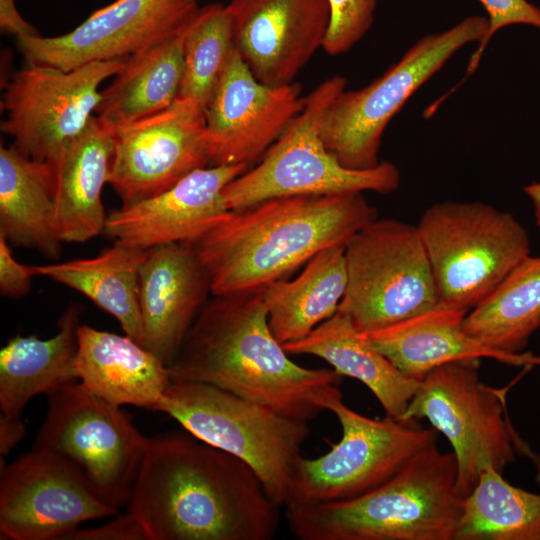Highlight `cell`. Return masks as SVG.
Returning a JSON list of instances; mask_svg holds the SVG:
<instances>
[{
	"label": "cell",
	"instance_id": "17",
	"mask_svg": "<svg viewBox=\"0 0 540 540\" xmlns=\"http://www.w3.org/2000/svg\"><path fill=\"white\" fill-rule=\"evenodd\" d=\"M298 83L270 87L250 72L234 47L205 109L210 165L249 167L302 111Z\"/></svg>",
	"mask_w": 540,
	"mask_h": 540
},
{
	"label": "cell",
	"instance_id": "23",
	"mask_svg": "<svg viewBox=\"0 0 540 540\" xmlns=\"http://www.w3.org/2000/svg\"><path fill=\"white\" fill-rule=\"evenodd\" d=\"M114 154V129L93 116L51 162L56 175V217L62 242L82 243L104 231L102 190Z\"/></svg>",
	"mask_w": 540,
	"mask_h": 540
},
{
	"label": "cell",
	"instance_id": "25",
	"mask_svg": "<svg viewBox=\"0 0 540 540\" xmlns=\"http://www.w3.org/2000/svg\"><path fill=\"white\" fill-rule=\"evenodd\" d=\"M283 347L288 354L317 356L340 376L360 381L375 395L386 415L399 421L419 384L402 374L339 311L304 338Z\"/></svg>",
	"mask_w": 540,
	"mask_h": 540
},
{
	"label": "cell",
	"instance_id": "2",
	"mask_svg": "<svg viewBox=\"0 0 540 540\" xmlns=\"http://www.w3.org/2000/svg\"><path fill=\"white\" fill-rule=\"evenodd\" d=\"M273 335L261 290L213 295L198 312L168 370L172 382H201L280 415L309 422L337 386L334 369L296 364Z\"/></svg>",
	"mask_w": 540,
	"mask_h": 540
},
{
	"label": "cell",
	"instance_id": "6",
	"mask_svg": "<svg viewBox=\"0 0 540 540\" xmlns=\"http://www.w3.org/2000/svg\"><path fill=\"white\" fill-rule=\"evenodd\" d=\"M347 81L333 76L307 97L302 111L260 163L233 179L223 190L230 211L282 196L337 195L373 191L388 194L398 189L400 172L388 161L370 169L343 166L326 148L321 125L327 108L345 90Z\"/></svg>",
	"mask_w": 540,
	"mask_h": 540
},
{
	"label": "cell",
	"instance_id": "15",
	"mask_svg": "<svg viewBox=\"0 0 540 540\" xmlns=\"http://www.w3.org/2000/svg\"><path fill=\"white\" fill-rule=\"evenodd\" d=\"M198 0H116L72 31L52 37H18L28 65L71 70L128 58L184 32L200 11Z\"/></svg>",
	"mask_w": 540,
	"mask_h": 540
},
{
	"label": "cell",
	"instance_id": "37",
	"mask_svg": "<svg viewBox=\"0 0 540 540\" xmlns=\"http://www.w3.org/2000/svg\"><path fill=\"white\" fill-rule=\"evenodd\" d=\"M0 28L17 38L40 35L37 29L20 15L15 7V0H0Z\"/></svg>",
	"mask_w": 540,
	"mask_h": 540
},
{
	"label": "cell",
	"instance_id": "39",
	"mask_svg": "<svg viewBox=\"0 0 540 540\" xmlns=\"http://www.w3.org/2000/svg\"><path fill=\"white\" fill-rule=\"evenodd\" d=\"M513 442L516 452L526 456L532 461L536 470V481L540 485V454L531 449L528 443L520 437L516 429L513 433Z\"/></svg>",
	"mask_w": 540,
	"mask_h": 540
},
{
	"label": "cell",
	"instance_id": "18",
	"mask_svg": "<svg viewBox=\"0 0 540 540\" xmlns=\"http://www.w3.org/2000/svg\"><path fill=\"white\" fill-rule=\"evenodd\" d=\"M234 47L262 84H292L323 47L329 23L328 0H231Z\"/></svg>",
	"mask_w": 540,
	"mask_h": 540
},
{
	"label": "cell",
	"instance_id": "8",
	"mask_svg": "<svg viewBox=\"0 0 540 540\" xmlns=\"http://www.w3.org/2000/svg\"><path fill=\"white\" fill-rule=\"evenodd\" d=\"M48 411L33 448L67 467L98 498L128 505L149 438L131 415L78 382L47 394Z\"/></svg>",
	"mask_w": 540,
	"mask_h": 540
},
{
	"label": "cell",
	"instance_id": "30",
	"mask_svg": "<svg viewBox=\"0 0 540 540\" xmlns=\"http://www.w3.org/2000/svg\"><path fill=\"white\" fill-rule=\"evenodd\" d=\"M464 330L508 354L523 353L540 328V256H527L464 318Z\"/></svg>",
	"mask_w": 540,
	"mask_h": 540
},
{
	"label": "cell",
	"instance_id": "1",
	"mask_svg": "<svg viewBox=\"0 0 540 540\" xmlns=\"http://www.w3.org/2000/svg\"><path fill=\"white\" fill-rule=\"evenodd\" d=\"M279 509L249 465L187 431L149 438L128 503L150 540H271Z\"/></svg>",
	"mask_w": 540,
	"mask_h": 540
},
{
	"label": "cell",
	"instance_id": "29",
	"mask_svg": "<svg viewBox=\"0 0 540 540\" xmlns=\"http://www.w3.org/2000/svg\"><path fill=\"white\" fill-rule=\"evenodd\" d=\"M146 254L147 249L115 241L92 258L30 268L34 276L50 278L85 295L140 343L139 270Z\"/></svg>",
	"mask_w": 540,
	"mask_h": 540
},
{
	"label": "cell",
	"instance_id": "35",
	"mask_svg": "<svg viewBox=\"0 0 540 540\" xmlns=\"http://www.w3.org/2000/svg\"><path fill=\"white\" fill-rule=\"evenodd\" d=\"M66 540H150V537L141 522L127 512L96 528H78Z\"/></svg>",
	"mask_w": 540,
	"mask_h": 540
},
{
	"label": "cell",
	"instance_id": "38",
	"mask_svg": "<svg viewBox=\"0 0 540 540\" xmlns=\"http://www.w3.org/2000/svg\"><path fill=\"white\" fill-rule=\"evenodd\" d=\"M25 427L21 420L0 418V453L5 456L24 436Z\"/></svg>",
	"mask_w": 540,
	"mask_h": 540
},
{
	"label": "cell",
	"instance_id": "28",
	"mask_svg": "<svg viewBox=\"0 0 540 540\" xmlns=\"http://www.w3.org/2000/svg\"><path fill=\"white\" fill-rule=\"evenodd\" d=\"M186 30L131 55L101 91L96 116L115 129L170 107L182 84Z\"/></svg>",
	"mask_w": 540,
	"mask_h": 540
},
{
	"label": "cell",
	"instance_id": "9",
	"mask_svg": "<svg viewBox=\"0 0 540 540\" xmlns=\"http://www.w3.org/2000/svg\"><path fill=\"white\" fill-rule=\"evenodd\" d=\"M488 28V17H466L447 30L420 38L366 87L342 91L322 121L325 148L347 168L377 166L382 136L392 118L457 51L469 43H480Z\"/></svg>",
	"mask_w": 540,
	"mask_h": 540
},
{
	"label": "cell",
	"instance_id": "22",
	"mask_svg": "<svg viewBox=\"0 0 540 540\" xmlns=\"http://www.w3.org/2000/svg\"><path fill=\"white\" fill-rule=\"evenodd\" d=\"M77 382L114 405L156 411L171 378L168 366L128 335L80 324L74 360Z\"/></svg>",
	"mask_w": 540,
	"mask_h": 540
},
{
	"label": "cell",
	"instance_id": "12",
	"mask_svg": "<svg viewBox=\"0 0 540 540\" xmlns=\"http://www.w3.org/2000/svg\"><path fill=\"white\" fill-rule=\"evenodd\" d=\"M319 403L336 416L342 436L324 455L301 458L287 507L358 497L390 479L437 439L434 428H419L413 421L387 415L373 419L352 410L343 402L338 387Z\"/></svg>",
	"mask_w": 540,
	"mask_h": 540
},
{
	"label": "cell",
	"instance_id": "27",
	"mask_svg": "<svg viewBox=\"0 0 540 540\" xmlns=\"http://www.w3.org/2000/svg\"><path fill=\"white\" fill-rule=\"evenodd\" d=\"M346 285L345 245H337L312 257L296 278L261 289L273 335L282 345L307 336L337 312Z\"/></svg>",
	"mask_w": 540,
	"mask_h": 540
},
{
	"label": "cell",
	"instance_id": "26",
	"mask_svg": "<svg viewBox=\"0 0 540 540\" xmlns=\"http://www.w3.org/2000/svg\"><path fill=\"white\" fill-rule=\"evenodd\" d=\"M82 308L70 305L49 339L16 335L0 350V418L21 420L25 405L36 395L49 394L76 381L74 360Z\"/></svg>",
	"mask_w": 540,
	"mask_h": 540
},
{
	"label": "cell",
	"instance_id": "33",
	"mask_svg": "<svg viewBox=\"0 0 540 540\" xmlns=\"http://www.w3.org/2000/svg\"><path fill=\"white\" fill-rule=\"evenodd\" d=\"M330 23L323 49L330 55L348 52L374 21L377 0H328Z\"/></svg>",
	"mask_w": 540,
	"mask_h": 540
},
{
	"label": "cell",
	"instance_id": "24",
	"mask_svg": "<svg viewBox=\"0 0 540 540\" xmlns=\"http://www.w3.org/2000/svg\"><path fill=\"white\" fill-rule=\"evenodd\" d=\"M0 235L49 259L61 253L55 167L24 156L14 145L0 149Z\"/></svg>",
	"mask_w": 540,
	"mask_h": 540
},
{
	"label": "cell",
	"instance_id": "3",
	"mask_svg": "<svg viewBox=\"0 0 540 540\" xmlns=\"http://www.w3.org/2000/svg\"><path fill=\"white\" fill-rule=\"evenodd\" d=\"M376 218L362 193L282 196L231 211L187 244L212 295L257 291L286 279L320 251L345 245Z\"/></svg>",
	"mask_w": 540,
	"mask_h": 540
},
{
	"label": "cell",
	"instance_id": "32",
	"mask_svg": "<svg viewBox=\"0 0 540 540\" xmlns=\"http://www.w3.org/2000/svg\"><path fill=\"white\" fill-rule=\"evenodd\" d=\"M233 48V19L228 6L216 3L201 8L185 33L178 98L191 100L204 111Z\"/></svg>",
	"mask_w": 540,
	"mask_h": 540
},
{
	"label": "cell",
	"instance_id": "11",
	"mask_svg": "<svg viewBox=\"0 0 540 540\" xmlns=\"http://www.w3.org/2000/svg\"><path fill=\"white\" fill-rule=\"evenodd\" d=\"M480 362L457 361L432 370L419 381L402 418H426L451 443L463 497L487 468L502 473L516 453L504 393L481 381Z\"/></svg>",
	"mask_w": 540,
	"mask_h": 540
},
{
	"label": "cell",
	"instance_id": "13",
	"mask_svg": "<svg viewBox=\"0 0 540 540\" xmlns=\"http://www.w3.org/2000/svg\"><path fill=\"white\" fill-rule=\"evenodd\" d=\"M128 58L94 61L67 71L27 64L5 85L2 132L24 156L54 162L96 112L100 84L116 75Z\"/></svg>",
	"mask_w": 540,
	"mask_h": 540
},
{
	"label": "cell",
	"instance_id": "31",
	"mask_svg": "<svg viewBox=\"0 0 540 540\" xmlns=\"http://www.w3.org/2000/svg\"><path fill=\"white\" fill-rule=\"evenodd\" d=\"M455 540H540V495L487 468L464 497Z\"/></svg>",
	"mask_w": 540,
	"mask_h": 540
},
{
	"label": "cell",
	"instance_id": "7",
	"mask_svg": "<svg viewBox=\"0 0 540 540\" xmlns=\"http://www.w3.org/2000/svg\"><path fill=\"white\" fill-rule=\"evenodd\" d=\"M416 227L439 302L467 311L488 298L531 252L522 224L482 202L433 204Z\"/></svg>",
	"mask_w": 540,
	"mask_h": 540
},
{
	"label": "cell",
	"instance_id": "21",
	"mask_svg": "<svg viewBox=\"0 0 540 540\" xmlns=\"http://www.w3.org/2000/svg\"><path fill=\"white\" fill-rule=\"evenodd\" d=\"M469 311L438 303L429 310L382 329L362 334L406 377L420 381L432 370L457 361L491 358L513 366H540L530 352L495 350L463 328Z\"/></svg>",
	"mask_w": 540,
	"mask_h": 540
},
{
	"label": "cell",
	"instance_id": "34",
	"mask_svg": "<svg viewBox=\"0 0 540 540\" xmlns=\"http://www.w3.org/2000/svg\"><path fill=\"white\" fill-rule=\"evenodd\" d=\"M488 14L489 28L471 55L465 78L477 69L489 41L500 29L511 25H528L540 30V7L528 0H478Z\"/></svg>",
	"mask_w": 540,
	"mask_h": 540
},
{
	"label": "cell",
	"instance_id": "19",
	"mask_svg": "<svg viewBox=\"0 0 540 540\" xmlns=\"http://www.w3.org/2000/svg\"><path fill=\"white\" fill-rule=\"evenodd\" d=\"M246 170L243 164L197 169L168 190L109 213L104 232L143 249L191 243L230 214L223 190Z\"/></svg>",
	"mask_w": 540,
	"mask_h": 540
},
{
	"label": "cell",
	"instance_id": "36",
	"mask_svg": "<svg viewBox=\"0 0 540 540\" xmlns=\"http://www.w3.org/2000/svg\"><path fill=\"white\" fill-rule=\"evenodd\" d=\"M34 275L30 266L20 264L13 256L10 244L0 235V293L9 298H21L29 293Z\"/></svg>",
	"mask_w": 540,
	"mask_h": 540
},
{
	"label": "cell",
	"instance_id": "4",
	"mask_svg": "<svg viewBox=\"0 0 540 540\" xmlns=\"http://www.w3.org/2000/svg\"><path fill=\"white\" fill-rule=\"evenodd\" d=\"M463 500L455 456L435 442L358 497L290 506L285 515L300 540H455Z\"/></svg>",
	"mask_w": 540,
	"mask_h": 540
},
{
	"label": "cell",
	"instance_id": "16",
	"mask_svg": "<svg viewBox=\"0 0 540 540\" xmlns=\"http://www.w3.org/2000/svg\"><path fill=\"white\" fill-rule=\"evenodd\" d=\"M119 510L38 449L1 468V539L66 540L82 523L117 515Z\"/></svg>",
	"mask_w": 540,
	"mask_h": 540
},
{
	"label": "cell",
	"instance_id": "5",
	"mask_svg": "<svg viewBox=\"0 0 540 540\" xmlns=\"http://www.w3.org/2000/svg\"><path fill=\"white\" fill-rule=\"evenodd\" d=\"M156 411L197 439L245 462L280 508L291 501L308 422L201 382H171Z\"/></svg>",
	"mask_w": 540,
	"mask_h": 540
},
{
	"label": "cell",
	"instance_id": "10",
	"mask_svg": "<svg viewBox=\"0 0 540 540\" xmlns=\"http://www.w3.org/2000/svg\"><path fill=\"white\" fill-rule=\"evenodd\" d=\"M347 285L338 306L360 332L392 326L439 303L416 226L374 219L345 244Z\"/></svg>",
	"mask_w": 540,
	"mask_h": 540
},
{
	"label": "cell",
	"instance_id": "20",
	"mask_svg": "<svg viewBox=\"0 0 540 540\" xmlns=\"http://www.w3.org/2000/svg\"><path fill=\"white\" fill-rule=\"evenodd\" d=\"M208 293L207 273L191 245L147 249L139 270L140 344L169 366Z\"/></svg>",
	"mask_w": 540,
	"mask_h": 540
},
{
	"label": "cell",
	"instance_id": "14",
	"mask_svg": "<svg viewBox=\"0 0 540 540\" xmlns=\"http://www.w3.org/2000/svg\"><path fill=\"white\" fill-rule=\"evenodd\" d=\"M210 165L204 111L177 98L167 109L114 129L108 183L127 207Z\"/></svg>",
	"mask_w": 540,
	"mask_h": 540
},
{
	"label": "cell",
	"instance_id": "40",
	"mask_svg": "<svg viewBox=\"0 0 540 540\" xmlns=\"http://www.w3.org/2000/svg\"><path fill=\"white\" fill-rule=\"evenodd\" d=\"M523 191L532 203L536 225L540 229V181L528 184Z\"/></svg>",
	"mask_w": 540,
	"mask_h": 540
}]
</instances>
